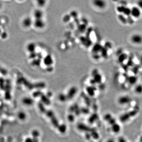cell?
<instances>
[{"label":"cell","instance_id":"6da1fadb","mask_svg":"<svg viewBox=\"0 0 142 142\" xmlns=\"http://www.w3.org/2000/svg\"><path fill=\"white\" fill-rule=\"evenodd\" d=\"M138 110L137 109L132 110L130 112H128L121 115L120 117V119L122 122H125L128 121L131 117L136 115L138 113Z\"/></svg>","mask_w":142,"mask_h":142},{"label":"cell","instance_id":"7a4b0ae2","mask_svg":"<svg viewBox=\"0 0 142 142\" xmlns=\"http://www.w3.org/2000/svg\"><path fill=\"white\" fill-rule=\"evenodd\" d=\"M141 10L137 6H134L131 8L130 15L135 19H138L141 16Z\"/></svg>","mask_w":142,"mask_h":142},{"label":"cell","instance_id":"3957f363","mask_svg":"<svg viewBox=\"0 0 142 142\" xmlns=\"http://www.w3.org/2000/svg\"><path fill=\"white\" fill-rule=\"evenodd\" d=\"M131 40L135 44H141L142 43V35L139 34H133L131 36Z\"/></svg>","mask_w":142,"mask_h":142},{"label":"cell","instance_id":"277c9868","mask_svg":"<svg viewBox=\"0 0 142 142\" xmlns=\"http://www.w3.org/2000/svg\"><path fill=\"white\" fill-rule=\"evenodd\" d=\"M132 101V99L128 96H122L119 98L118 102L122 105H127L129 103Z\"/></svg>","mask_w":142,"mask_h":142},{"label":"cell","instance_id":"5b68a950","mask_svg":"<svg viewBox=\"0 0 142 142\" xmlns=\"http://www.w3.org/2000/svg\"><path fill=\"white\" fill-rule=\"evenodd\" d=\"M117 11L120 13H123L125 15L129 16L130 15L131 9L124 6H119L117 8Z\"/></svg>","mask_w":142,"mask_h":142},{"label":"cell","instance_id":"8992f818","mask_svg":"<svg viewBox=\"0 0 142 142\" xmlns=\"http://www.w3.org/2000/svg\"><path fill=\"white\" fill-rule=\"evenodd\" d=\"M77 92V89L76 87H72L69 90L66 96L67 99L71 100L74 97Z\"/></svg>","mask_w":142,"mask_h":142},{"label":"cell","instance_id":"52a82bcc","mask_svg":"<svg viewBox=\"0 0 142 142\" xmlns=\"http://www.w3.org/2000/svg\"><path fill=\"white\" fill-rule=\"evenodd\" d=\"M94 4L95 6L100 8H103L105 6V3L102 0H95L94 1Z\"/></svg>","mask_w":142,"mask_h":142},{"label":"cell","instance_id":"ba28073f","mask_svg":"<svg viewBox=\"0 0 142 142\" xmlns=\"http://www.w3.org/2000/svg\"><path fill=\"white\" fill-rule=\"evenodd\" d=\"M112 129L115 133H118L121 130V127L118 123H116L112 125Z\"/></svg>","mask_w":142,"mask_h":142},{"label":"cell","instance_id":"9c48e42d","mask_svg":"<svg viewBox=\"0 0 142 142\" xmlns=\"http://www.w3.org/2000/svg\"><path fill=\"white\" fill-rule=\"evenodd\" d=\"M51 122H52V124L54 126L55 128H58V127H59V121L58 120L57 118L55 116H54V117L51 118Z\"/></svg>","mask_w":142,"mask_h":142},{"label":"cell","instance_id":"30bf717a","mask_svg":"<svg viewBox=\"0 0 142 142\" xmlns=\"http://www.w3.org/2000/svg\"><path fill=\"white\" fill-rule=\"evenodd\" d=\"M23 103L27 105H30L33 103V100L30 98H25L23 100Z\"/></svg>","mask_w":142,"mask_h":142},{"label":"cell","instance_id":"8fae6325","mask_svg":"<svg viewBox=\"0 0 142 142\" xmlns=\"http://www.w3.org/2000/svg\"><path fill=\"white\" fill-rule=\"evenodd\" d=\"M57 128L60 133H64L66 131L67 126L65 124H60Z\"/></svg>","mask_w":142,"mask_h":142},{"label":"cell","instance_id":"7c38bea8","mask_svg":"<svg viewBox=\"0 0 142 142\" xmlns=\"http://www.w3.org/2000/svg\"><path fill=\"white\" fill-rule=\"evenodd\" d=\"M96 90V89L92 87H89L87 89V92H88V94L90 96H94Z\"/></svg>","mask_w":142,"mask_h":142},{"label":"cell","instance_id":"4fadbf2b","mask_svg":"<svg viewBox=\"0 0 142 142\" xmlns=\"http://www.w3.org/2000/svg\"><path fill=\"white\" fill-rule=\"evenodd\" d=\"M137 81V78L135 76H131L128 79V81L131 85L135 84Z\"/></svg>","mask_w":142,"mask_h":142},{"label":"cell","instance_id":"5bb4252c","mask_svg":"<svg viewBox=\"0 0 142 142\" xmlns=\"http://www.w3.org/2000/svg\"><path fill=\"white\" fill-rule=\"evenodd\" d=\"M135 91L138 94H141L142 93V85L138 84L136 85L135 87Z\"/></svg>","mask_w":142,"mask_h":142},{"label":"cell","instance_id":"9a60e30c","mask_svg":"<svg viewBox=\"0 0 142 142\" xmlns=\"http://www.w3.org/2000/svg\"><path fill=\"white\" fill-rule=\"evenodd\" d=\"M78 128L79 130L83 131H88L90 130V128L85 124H79L78 126Z\"/></svg>","mask_w":142,"mask_h":142},{"label":"cell","instance_id":"2e32d148","mask_svg":"<svg viewBox=\"0 0 142 142\" xmlns=\"http://www.w3.org/2000/svg\"><path fill=\"white\" fill-rule=\"evenodd\" d=\"M128 58V56L127 54L126 53H122L120 55L118 58V60L120 63H122L123 62H124Z\"/></svg>","mask_w":142,"mask_h":142},{"label":"cell","instance_id":"e0dca14e","mask_svg":"<svg viewBox=\"0 0 142 142\" xmlns=\"http://www.w3.org/2000/svg\"><path fill=\"white\" fill-rule=\"evenodd\" d=\"M41 100H42V101L43 103L46 104V105H49L50 103V99H49L48 97H46L44 95L42 96Z\"/></svg>","mask_w":142,"mask_h":142},{"label":"cell","instance_id":"ac0fdd59","mask_svg":"<svg viewBox=\"0 0 142 142\" xmlns=\"http://www.w3.org/2000/svg\"><path fill=\"white\" fill-rule=\"evenodd\" d=\"M59 99L60 101L62 102H65L67 100L66 95L63 94H61L59 95Z\"/></svg>","mask_w":142,"mask_h":142},{"label":"cell","instance_id":"d6986e66","mask_svg":"<svg viewBox=\"0 0 142 142\" xmlns=\"http://www.w3.org/2000/svg\"><path fill=\"white\" fill-rule=\"evenodd\" d=\"M45 113H46V115L47 116V117L50 118V119L51 118L55 116L54 113L52 111V110L46 111Z\"/></svg>","mask_w":142,"mask_h":142},{"label":"cell","instance_id":"ffe728a7","mask_svg":"<svg viewBox=\"0 0 142 142\" xmlns=\"http://www.w3.org/2000/svg\"><path fill=\"white\" fill-rule=\"evenodd\" d=\"M18 117L20 120H24L26 118V115L24 112H19L18 114Z\"/></svg>","mask_w":142,"mask_h":142},{"label":"cell","instance_id":"44dd1931","mask_svg":"<svg viewBox=\"0 0 142 142\" xmlns=\"http://www.w3.org/2000/svg\"><path fill=\"white\" fill-rule=\"evenodd\" d=\"M94 76V81L95 82V83H100L101 81H102V77H101L100 75H96Z\"/></svg>","mask_w":142,"mask_h":142},{"label":"cell","instance_id":"7402d4cb","mask_svg":"<svg viewBox=\"0 0 142 142\" xmlns=\"http://www.w3.org/2000/svg\"><path fill=\"white\" fill-rule=\"evenodd\" d=\"M45 64L47 65H51L52 63V59L50 56H48L45 59Z\"/></svg>","mask_w":142,"mask_h":142},{"label":"cell","instance_id":"603a6c76","mask_svg":"<svg viewBox=\"0 0 142 142\" xmlns=\"http://www.w3.org/2000/svg\"><path fill=\"white\" fill-rule=\"evenodd\" d=\"M91 136H92L93 138H94L95 139H97L99 138V134L95 130L92 131V132H91Z\"/></svg>","mask_w":142,"mask_h":142},{"label":"cell","instance_id":"cb8c5ba5","mask_svg":"<svg viewBox=\"0 0 142 142\" xmlns=\"http://www.w3.org/2000/svg\"><path fill=\"white\" fill-rule=\"evenodd\" d=\"M119 19L120 21L123 23H127V19L125 18L124 15H119Z\"/></svg>","mask_w":142,"mask_h":142},{"label":"cell","instance_id":"d4e9b609","mask_svg":"<svg viewBox=\"0 0 142 142\" xmlns=\"http://www.w3.org/2000/svg\"><path fill=\"white\" fill-rule=\"evenodd\" d=\"M113 118L112 117V115H111L110 114H107L105 115V116H104V119H105V120L107 121H109L111 120L112 118Z\"/></svg>","mask_w":142,"mask_h":142},{"label":"cell","instance_id":"484cf974","mask_svg":"<svg viewBox=\"0 0 142 142\" xmlns=\"http://www.w3.org/2000/svg\"><path fill=\"white\" fill-rule=\"evenodd\" d=\"M68 119L70 122H74L75 120L74 116L73 114H70L68 116Z\"/></svg>","mask_w":142,"mask_h":142},{"label":"cell","instance_id":"4316f807","mask_svg":"<svg viewBox=\"0 0 142 142\" xmlns=\"http://www.w3.org/2000/svg\"><path fill=\"white\" fill-rule=\"evenodd\" d=\"M32 135L34 138H37L39 136V132L37 130H34L32 131Z\"/></svg>","mask_w":142,"mask_h":142},{"label":"cell","instance_id":"83f0119b","mask_svg":"<svg viewBox=\"0 0 142 142\" xmlns=\"http://www.w3.org/2000/svg\"><path fill=\"white\" fill-rule=\"evenodd\" d=\"M39 108L40 110L41 111V112H43V113H45L46 111V110L45 107H43V105L42 104H39Z\"/></svg>","mask_w":142,"mask_h":142},{"label":"cell","instance_id":"f1b7e54d","mask_svg":"<svg viewBox=\"0 0 142 142\" xmlns=\"http://www.w3.org/2000/svg\"><path fill=\"white\" fill-rule=\"evenodd\" d=\"M108 122L111 125H113V124H115V123H116V119L115 118H112L109 121H108Z\"/></svg>","mask_w":142,"mask_h":142},{"label":"cell","instance_id":"f546056e","mask_svg":"<svg viewBox=\"0 0 142 142\" xmlns=\"http://www.w3.org/2000/svg\"><path fill=\"white\" fill-rule=\"evenodd\" d=\"M118 142H127L126 139H125L124 137H122L118 138Z\"/></svg>","mask_w":142,"mask_h":142},{"label":"cell","instance_id":"4dcf8cb0","mask_svg":"<svg viewBox=\"0 0 142 142\" xmlns=\"http://www.w3.org/2000/svg\"><path fill=\"white\" fill-rule=\"evenodd\" d=\"M137 6L139 8H140L141 10H142V0H139V1H138V2L137 3Z\"/></svg>","mask_w":142,"mask_h":142},{"label":"cell","instance_id":"1f68e13d","mask_svg":"<svg viewBox=\"0 0 142 142\" xmlns=\"http://www.w3.org/2000/svg\"><path fill=\"white\" fill-rule=\"evenodd\" d=\"M25 142H34L33 139L30 137H28L25 139Z\"/></svg>","mask_w":142,"mask_h":142},{"label":"cell","instance_id":"d6a6232c","mask_svg":"<svg viewBox=\"0 0 142 142\" xmlns=\"http://www.w3.org/2000/svg\"><path fill=\"white\" fill-rule=\"evenodd\" d=\"M139 61L140 64L142 65V55H141V56H140Z\"/></svg>","mask_w":142,"mask_h":142},{"label":"cell","instance_id":"836d02e7","mask_svg":"<svg viewBox=\"0 0 142 142\" xmlns=\"http://www.w3.org/2000/svg\"><path fill=\"white\" fill-rule=\"evenodd\" d=\"M107 142H115L112 139H110V140H108Z\"/></svg>","mask_w":142,"mask_h":142},{"label":"cell","instance_id":"e575fe53","mask_svg":"<svg viewBox=\"0 0 142 142\" xmlns=\"http://www.w3.org/2000/svg\"><path fill=\"white\" fill-rule=\"evenodd\" d=\"M139 142H142V136L140 137L139 139Z\"/></svg>","mask_w":142,"mask_h":142}]
</instances>
